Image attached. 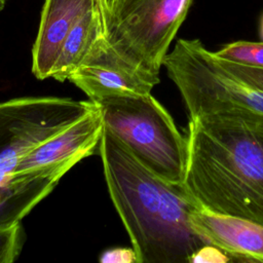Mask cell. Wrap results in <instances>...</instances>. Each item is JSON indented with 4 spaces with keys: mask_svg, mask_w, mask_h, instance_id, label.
I'll list each match as a JSON object with an SVG mask.
<instances>
[{
    "mask_svg": "<svg viewBox=\"0 0 263 263\" xmlns=\"http://www.w3.org/2000/svg\"><path fill=\"white\" fill-rule=\"evenodd\" d=\"M183 188L204 210L263 226V115L227 110L190 117Z\"/></svg>",
    "mask_w": 263,
    "mask_h": 263,
    "instance_id": "obj_1",
    "label": "cell"
},
{
    "mask_svg": "<svg viewBox=\"0 0 263 263\" xmlns=\"http://www.w3.org/2000/svg\"><path fill=\"white\" fill-rule=\"evenodd\" d=\"M99 152L111 200L139 263H189L210 246L190 223L198 205L182 184L149 171L105 127Z\"/></svg>",
    "mask_w": 263,
    "mask_h": 263,
    "instance_id": "obj_2",
    "label": "cell"
},
{
    "mask_svg": "<svg viewBox=\"0 0 263 263\" xmlns=\"http://www.w3.org/2000/svg\"><path fill=\"white\" fill-rule=\"evenodd\" d=\"M103 124L145 167L181 185L186 170V139L151 93L108 96L95 102Z\"/></svg>",
    "mask_w": 263,
    "mask_h": 263,
    "instance_id": "obj_3",
    "label": "cell"
},
{
    "mask_svg": "<svg viewBox=\"0 0 263 263\" xmlns=\"http://www.w3.org/2000/svg\"><path fill=\"white\" fill-rule=\"evenodd\" d=\"M193 0H100L107 44L124 61L159 80L168 47Z\"/></svg>",
    "mask_w": 263,
    "mask_h": 263,
    "instance_id": "obj_4",
    "label": "cell"
},
{
    "mask_svg": "<svg viewBox=\"0 0 263 263\" xmlns=\"http://www.w3.org/2000/svg\"><path fill=\"white\" fill-rule=\"evenodd\" d=\"M162 66L177 86L189 118L227 110L263 115V91L225 73L199 39H179Z\"/></svg>",
    "mask_w": 263,
    "mask_h": 263,
    "instance_id": "obj_5",
    "label": "cell"
},
{
    "mask_svg": "<svg viewBox=\"0 0 263 263\" xmlns=\"http://www.w3.org/2000/svg\"><path fill=\"white\" fill-rule=\"evenodd\" d=\"M96 108L91 100L55 97L0 103V187L9 180L25 154Z\"/></svg>",
    "mask_w": 263,
    "mask_h": 263,
    "instance_id": "obj_6",
    "label": "cell"
},
{
    "mask_svg": "<svg viewBox=\"0 0 263 263\" xmlns=\"http://www.w3.org/2000/svg\"><path fill=\"white\" fill-rule=\"evenodd\" d=\"M68 80L92 102L108 96L151 93L159 83L119 57L104 37Z\"/></svg>",
    "mask_w": 263,
    "mask_h": 263,
    "instance_id": "obj_7",
    "label": "cell"
},
{
    "mask_svg": "<svg viewBox=\"0 0 263 263\" xmlns=\"http://www.w3.org/2000/svg\"><path fill=\"white\" fill-rule=\"evenodd\" d=\"M193 229L230 260L263 262V226L253 221L217 214L197 206L190 215Z\"/></svg>",
    "mask_w": 263,
    "mask_h": 263,
    "instance_id": "obj_8",
    "label": "cell"
},
{
    "mask_svg": "<svg viewBox=\"0 0 263 263\" xmlns=\"http://www.w3.org/2000/svg\"><path fill=\"white\" fill-rule=\"evenodd\" d=\"M103 129V119L97 106L95 110L25 154L20 159L14 173L59 164L72 159L80 161L95 153Z\"/></svg>",
    "mask_w": 263,
    "mask_h": 263,
    "instance_id": "obj_9",
    "label": "cell"
},
{
    "mask_svg": "<svg viewBox=\"0 0 263 263\" xmlns=\"http://www.w3.org/2000/svg\"><path fill=\"white\" fill-rule=\"evenodd\" d=\"M93 0H45L32 49V72L38 79L50 77L62 45L73 26Z\"/></svg>",
    "mask_w": 263,
    "mask_h": 263,
    "instance_id": "obj_10",
    "label": "cell"
},
{
    "mask_svg": "<svg viewBox=\"0 0 263 263\" xmlns=\"http://www.w3.org/2000/svg\"><path fill=\"white\" fill-rule=\"evenodd\" d=\"M76 159L26 172H16L0 187V226L20 222L47 196Z\"/></svg>",
    "mask_w": 263,
    "mask_h": 263,
    "instance_id": "obj_11",
    "label": "cell"
},
{
    "mask_svg": "<svg viewBox=\"0 0 263 263\" xmlns=\"http://www.w3.org/2000/svg\"><path fill=\"white\" fill-rule=\"evenodd\" d=\"M103 37L101 3L93 0L66 37L50 77L62 82L68 80Z\"/></svg>",
    "mask_w": 263,
    "mask_h": 263,
    "instance_id": "obj_12",
    "label": "cell"
},
{
    "mask_svg": "<svg viewBox=\"0 0 263 263\" xmlns=\"http://www.w3.org/2000/svg\"><path fill=\"white\" fill-rule=\"evenodd\" d=\"M214 53L228 62L263 69V41H235L225 44Z\"/></svg>",
    "mask_w": 263,
    "mask_h": 263,
    "instance_id": "obj_13",
    "label": "cell"
},
{
    "mask_svg": "<svg viewBox=\"0 0 263 263\" xmlns=\"http://www.w3.org/2000/svg\"><path fill=\"white\" fill-rule=\"evenodd\" d=\"M24 230L20 222L0 226V263L14 262L23 249Z\"/></svg>",
    "mask_w": 263,
    "mask_h": 263,
    "instance_id": "obj_14",
    "label": "cell"
},
{
    "mask_svg": "<svg viewBox=\"0 0 263 263\" xmlns=\"http://www.w3.org/2000/svg\"><path fill=\"white\" fill-rule=\"evenodd\" d=\"M213 57L217 65L227 74L242 83L263 91V69L228 62L218 58L214 51Z\"/></svg>",
    "mask_w": 263,
    "mask_h": 263,
    "instance_id": "obj_15",
    "label": "cell"
},
{
    "mask_svg": "<svg viewBox=\"0 0 263 263\" xmlns=\"http://www.w3.org/2000/svg\"><path fill=\"white\" fill-rule=\"evenodd\" d=\"M102 263H139L138 255L134 248H115L105 251L100 256Z\"/></svg>",
    "mask_w": 263,
    "mask_h": 263,
    "instance_id": "obj_16",
    "label": "cell"
},
{
    "mask_svg": "<svg viewBox=\"0 0 263 263\" xmlns=\"http://www.w3.org/2000/svg\"><path fill=\"white\" fill-rule=\"evenodd\" d=\"M260 36H261V39L263 41V15H262L261 22H260Z\"/></svg>",
    "mask_w": 263,
    "mask_h": 263,
    "instance_id": "obj_17",
    "label": "cell"
},
{
    "mask_svg": "<svg viewBox=\"0 0 263 263\" xmlns=\"http://www.w3.org/2000/svg\"><path fill=\"white\" fill-rule=\"evenodd\" d=\"M5 4H6V0H0V12L4 9Z\"/></svg>",
    "mask_w": 263,
    "mask_h": 263,
    "instance_id": "obj_18",
    "label": "cell"
}]
</instances>
